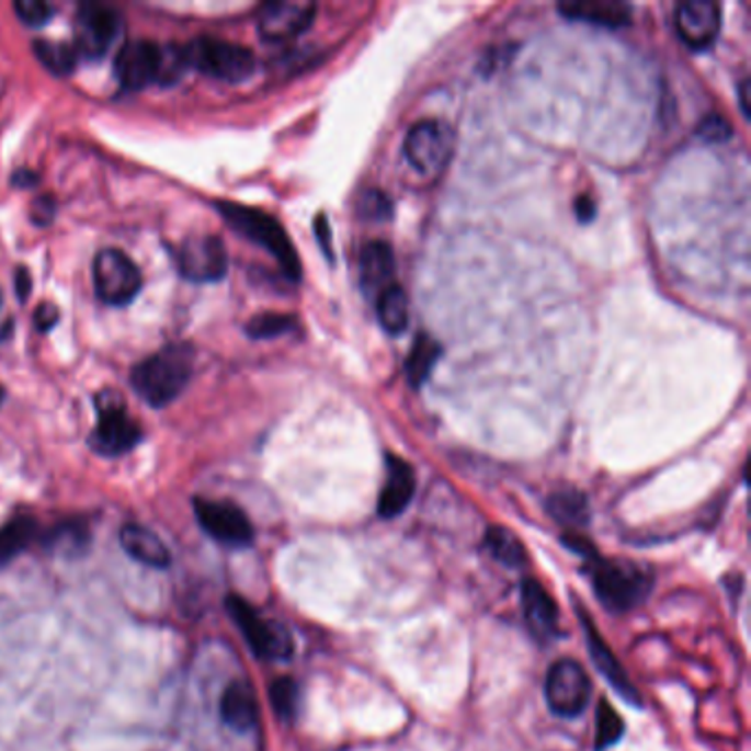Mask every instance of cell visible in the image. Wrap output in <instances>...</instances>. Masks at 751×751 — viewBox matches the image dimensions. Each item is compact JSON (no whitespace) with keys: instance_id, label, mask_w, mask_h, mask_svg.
Instances as JSON below:
<instances>
[{"instance_id":"cell-1","label":"cell","mask_w":751,"mask_h":751,"mask_svg":"<svg viewBox=\"0 0 751 751\" xmlns=\"http://www.w3.org/2000/svg\"><path fill=\"white\" fill-rule=\"evenodd\" d=\"M194 373V349L177 342L139 362L130 373L135 392L152 408L172 403Z\"/></svg>"},{"instance_id":"cell-2","label":"cell","mask_w":751,"mask_h":751,"mask_svg":"<svg viewBox=\"0 0 751 751\" xmlns=\"http://www.w3.org/2000/svg\"><path fill=\"white\" fill-rule=\"evenodd\" d=\"M216 209L234 231L270 252L292 283H298L303 278V265L296 247L285 227L272 214L234 201H216Z\"/></svg>"},{"instance_id":"cell-3","label":"cell","mask_w":751,"mask_h":751,"mask_svg":"<svg viewBox=\"0 0 751 751\" xmlns=\"http://www.w3.org/2000/svg\"><path fill=\"white\" fill-rule=\"evenodd\" d=\"M589 569L595 595L611 613L635 611L648 600L655 584L648 569L626 560H604L598 556L589 562Z\"/></svg>"},{"instance_id":"cell-4","label":"cell","mask_w":751,"mask_h":751,"mask_svg":"<svg viewBox=\"0 0 751 751\" xmlns=\"http://www.w3.org/2000/svg\"><path fill=\"white\" fill-rule=\"evenodd\" d=\"M187 65L220 82L238 84L254 76L257 56L236 43H227L212 36H201L185 45Z\"/></svg>"},{"instance_id":"cell-5","label":"cell","mask_w":751,"mask_h":751,"mask_svg":"<svg viewBox=\"0 0 751 751\" xmlns=\"http://www.w3.org/2000/svg\"><path fill=\"white\" fill-rule=\"evenodd\" d=\"M227 613L238 624L247 646L259 659L285 661L294 655V639L289 630L272 619H265L252 604L238 595L227 598Z\"/></svg>"},{"instance_id":"cell-6","label":"cell","mask_w":751,"mask_h":751,"mask_svg":"<svg viewBox=\"0 0 751 751\" xmlns=\"http://www.w3.org/2000/svg\"><path fill=\"white\" fill-rule=\"evenodd\" d=\"M98 425L89 436V445L102 456H122L141 443V428L130 419L117 392L104 390L95 397Z\"/></svg>"},{"instance_id":"cell-7","label":"cell","mask_w":751,"mask_h":751,"mask_svg":"<svg viewBox=\"0 0 751 751\" xmlns=\"http://www.w3.org/2000/svg\"><path fill=\"white\" fill-rule=\"evenodd\" d=\"M93 285L98 298L109 307H126L141 292V272L130 257L115 247L98 252L93 261Z\"/></svg>"},{"instance_id":"cell-8","label":"cell","mask_w":751,"mask_h":751,"mask_svg":"<svg viewBox=\"0 0 751 751\" xmlns=\"http://www.w3.org/2000/svg\"><path fill=\"white\" fill-rule=\"evenodd\" d=\"M593 685L589 672L573 659H560L549 668L545 696L554 714L562 718L580 716L591 703Z\"/></svg>"},{"instance_id":"cell-9","label":"cell","mask_w":751,"mask_h":751,"mask_svg":"<svg viewBox=\"0 0 751 751\" xmlns=\"http://www.w3.org/2000/svg\"><path fill=\"white\" fill-rule=\"evenodd\" d=\"M452 130L443 122L434 120L414 124L403 141V157L417 172L425 177H436L439 172H443L452 159Z\"/></svg>"},{"instance_id":"cell-10","label":"cell","mask_w":751,"mask_h":751,"mask_svg":"<svg viewBox=\"0 0 751 751\" xmlns=\"http://www.w3.org/2000/svg\"><path fill=\"white\" fill-rule=\"evenodd\" d=\"M194 514L207 536L227 547H247L254 541V527L244 512L225 500L194 498Z\"/></svg>"},{"instance_id":"cell-11","label":"cell","mask_w":751,"mask_h":751,"mask_svg":"<svg viewBox=\"0 0 751 751\" xmlns=\"http://www.w3.org/2000/svg\"><path fill=\"white\" fill-rule=\"evenodd\" d=\"M122 30L120 14L106 5H82L76 16V54L84 60H102Z\"/></svg>"},{"instance_id":"cell-12","label":"cell","mask_w":751,"mask_h":751,"mask_svg":"<svg viewBox=\"0 0 751 751\" xmlns=\"http://www.w3.org/2000/svg\"><path fill=\"white\" fill-rule=\"evenodd\" d=\"M179 272L192 283H216L227 274V249L218 236H190L179 247Z\"/></svg>"},{"instance_id":"cell-13","label":"cell","mask_w":751,"mask_h":751,"mask_svg":"<svg viewBox=\"0 0 751 751\" xmlns=\"http://www.w3.org/2000/svg\"><path fill=\"white\" fill-rule=\"evenodd\" d=\"M316 12L318 8L314 3H305V0L268 3L259 16V34L268 43L294 41L311 27Z\"/></svg>"},{"instance_id":"cell-14","label":"cell","mask_w":751,"mask_h":751,"mask_svg":"<svg viewBox=\"0 0 751 751\" xmlns=\"http://www.w3.org/2000/svg\"><path fill=\"white\" fill-rule=\"evenodd\" d=\"M679 38L694 52L709 49L720 34V5L712 0H687L674 12Z\"/></svg>"},{"instance_id":"cell-15","label":"cell","mask_w":751,"mask_h":751,"mask_svg":"<svg viewBox=\"0 0 751 751\" xmlns=\"http://www.w3.org/2000/svg\"><path fill=\"white\" fill-rule=\"evenodd\" d=\"M161 45L152 41H130L115 56V78L128 91H141L157 84Z\"/></svg>"},{"instance_id":"cell-16","label":"cell","mask_w":751,"mask_h":751,"mask_svg":"<svg viewBox=\"0 0 751 751\" xmlns=\"http://www.w3.org/2000/svg\"><path fill=\"white\" fill-rule=\"evenodd\" d=\"M580 611V619H582V626H584V635H587V648H589V655L598 668V672L611 683V687L628 703L633 705H641V698H639V692L637 687L630 683V676L628 672L624 670V665L619 663V659L615 657V652L606 646V641L602 639V635L598 633L595 624L591 622V617L584 613V608H578Z\"/></svg>"},{"instance_id":"cell-17","label":"cell","mask_w":751,"mask_h":751,"mask_svg":"<svg viewBox=\"0 0 751 751\" xmlns=\"http://www.w3.org/2000/svg\"><path fill=\"white\" fill-rule=\"evenodd\" d=\"M417 489L414 469L403 458L388 454L386 458V480L377 498V514L386 521L397 519L406 512Z\"/></svg>"},{"instance_id":"cell-18","label":"cell","mask_w":751,"mask_h":751,"mask_svg":"<svg viewBox=\"0 0 751 751\" xmlns=\"http://www.w3.org/2000/svg\"><path fill=\"white\" fill-rule=\"evenodd\" d=\"M521 604L530 630L541 639H554L558 635V604L549 591L538 580H523L521 584Z\"/></svg>"},{"instance_id":"cell-19","label":"cell","mask_w":751,"mask_h":751,"mask_svg":"<svg viewBox=\"0 0 751 751\" xmlns=\"http://www.w3.org/2000/svg\"><path fill=\"white\" fill-rule=\"evenodd\" d=\"M560 14L569 21L619 30L630 23L633 10L619 0H571L560 5Z\"/></svg>"},{"instance_id":"cell-20","label":"cell","mask_w":751,"mask_h":751,"mask_svg":"<svg viewBox=\"0 0 751 751\" xmlns=\"http://www.w3.org/2000/svg\"><path fill=\"white\" fill-rule=\"evenodd\" d=\"M220 716L236 731H249L259 722V701L254 690L244 681L227 685L220 698Z\"/></svg>"},{"instance_id":"cell-21","label":"cell","mask_w":751,"mask_h":751,"mask_svg":"<svg viewBox=\"0 0 751 751\" xmlns=\"http://www.w3.org/2000/svg\"><path fill=\"white\" fill-rule=\"evenodd\" d=\"M120 543L133 560L146 567L166 569L170 565V551L166 549V545L157 538V534L141 525H126L120 534Z\"/></svg>"},{"instance_id":"cell-22","label":"cell","mask_w":751,"mask_h":751,"mask_svg":"<svg viewBox=\"0 0 751 751\" xmlns=\"http://www.w3.org/2000/svg\"><path fill=\"white\" fill-rule=\"evenodd\" d=\"M360 272H362V285L366 287V292L373 289H386L388 285H392V276H395V252L392 247L384 240H371L364 249H362V259H360Z\"/></svg>"},{"instance_id":"cell-23","label":"cell","mask_w":751,"mask_h":751,"mask_svg":"<svg viewBox=\"0 0 751 751\" xmlns=\"http://www.w3.org/2000/svg\"><path fill=\"white\" fill-rule=\"evenodd\" d=\"M547 512L549 516L571 530L587 527L591 521V508L589 500L580 489H558L547 498Z\"/></svg>"},{"instance_id":"cell-24","label":"cell","mask_w":751,"mask_h":751,"mask_svg":"<svg viewBox=\"0 0 751 751\" xmlns=\"http://www.w3.org/2000/svg\"><path fill=\"white\" fill-rule=\"evenodd\" d=\"M482 549L508 569H523V565H527L525 545L505 527H489L482 536Z\"/></svg>"},{"instance_id":"cell-25","label":"cell","mask_w":751,"mask_h":751,"mask_svg":"<svg viewBox=\"0 0 751 751\" xmlns=\"http://www.w3.org/2000/svg\"><path fill=\"white\" fill-rule=\"evenodd\" d=\"M377 318L386 333L399 335L406 331L410 320L408 296L399 285H388L377 298Z\"/></svg>"},{"instance_id":"cell-26","label":"cell","mask_w":751,"mask_h":751,"mask_svg":"<svg viewBox=\"0 0 751 751\" xmlns=\"http://www.w3.org/2000/svg\"><path fill=\"white\" fill-rule=\"evenodd\" d=\"M439 357H441V344L436 340H432L428 333L417 335V340L410 349V355L406 360V375H408V382L414 390L421 388L423 382L430 377Z\"/></svg>"},{"instance_id":"cell-27","label":"cell","mask_w":751,"mask_h":751,"mask_svg":"<svg viewBox=\"0 0 751 751\" xmlns=\"http://www.w3.org/2000/svg\"><path fill=\"white\" fill-rule=\"evenodd\" d=\"M38 527L32 519L21 516L0 530V569L8 567L21 551H25L36 538Z\"/></svg>"},{"instance_id":"cell-28","label":"cell","mask_w":751,"mask_h":751,"mask_svg":"<svg viewBox=\"0 0 751 751\" xmlns=\"http://www.w3.org/2000/svg\"><path fill=\"white\" fill-rule=\"evenodd\" d=\"M91 541L89 527L80 521H69L58 525L56 530H52L45 536V547L52 554H60V556H80L87 551Z\"/></svg>"},{"instance_id":"cell-29","label":"cell","mask_w":751,"mask_h":751,"mask_svg":"<svg viewBox=\"0 0 751 751\" xmlns=\"http://www.w3.org/2000/svg\"><path fill=\"white\" fill-rule=\"evenodd\" d=\"M34 54L41 60L45 69H49L54 76H71L78 65V54L73 47L65 43H52V41H36Z\"/></svg>"},{"instance_id":"cell-30","label":"cell","mask_w":751,"mask_h":751,"mask_svg":"<svg viewBox=\"0 0 751 751\" xmlns=\"http://www.w3.org/2000/svg\"><path fill=\"white\" fill-rule=\"evenodd\" d=\"M624 729L626 725L622 716L617 714V709L606 698H602L598 703V716H595V751H604L617 744L624 736Z\"/></svg>"},{"instance_id":"cell-31","label":"cell","mask_w":751,"mask_h":751,"mask_svg":"<svg viewBox=\"0 0 751 751\" xmlns=\"http://www.w3.org/2000/svg\"><path fill=\"white\" fill-rule=\"evenodd\" d=\"M298 327V320L289 314H259L247 322L244 333L252 340H274L285 333H292Z\"/></svg>"},{"instance_id":"cell-32","label":"cell","mask_w":751,"mask_h":751,"mask_svg":"<svg viewBox=\"0 0 751 751\" xmlns=\"http://www.w3.org/2000/svg\"><path fill=\"white\" fill-rule=\"evenodd\" d=\"M270 701L281 720H294L300 707V685L292 676H281L270 685Z\"/></svg>"},{"instance_id":"cell-33","label":"cell","mask_w":751,"mask_h":751,"mask_svg":"<svg viewBox=\"0 0 751 751\" xmlns=\"http://www.w3.org/2000/svg\"><path fill=\"white\" fill-rule=\"evenodd\" d=\"M185 69H190L187 58H185V47H179L174 43L161 45L157 84H161V87L177 84L185 76Z\"/></svg>"},{"instance_id":"cell-34","label":"cell","mask_w":751,"mask_h":751,"mask_svg":"<svg viewBox=\"0 0 751 751\" xmlns=\"http://www.w3.org/2000/svg\"><path fill=\"white\" fill-rule=\"evenodd\" d=\"M357 209L368 220H388L392 216V201L379 190H366L360 196Z\"/></svg>"},{"instance_id":"cell-35","label":"cell","mask_w":751,"mask_h":751,"mask_svg":"<svg viewBox=\"0 0 751 751\" xmlns=\"http://www.w3.org/2000/svg\"><path fill=\"white\" fill-rule=\"evenodd\" d=\"M14 12L27 27H43L54 16V8L45 0H19L14 3Z\"/></svg>"},{"instance_id":"cell-36","label":"cell","mask_w":751,"mask_h":751,"mask_svg":"<svg viewBox=\"0 0 751 751\" xmlns=\"http://www.w3.org/2000/svg\"><path fill=\"white\" fill-rule=\"evenodd\" d=\"M731 133L733 130H731L729 122L720 115H707L696 128L698 139H703L705 144H725L731 137Z\"/></svg>"},{"instance_id":"cell-37","label":"cell","mask_w":751,"mask_h":751,"mask_svg":"<svg viewBox=\"0 0 751 751\" xmlns=\"http://www.w3.org/2000/svg\"><path fill=\"white\" fill-rule=\"evenodd\" d=\"M562 543H565V547H567V549H571L576 556H582V558H587L589 562H591L593 558H598V556H600V554H598V549L593 547V543H591L589 538H584V536L576 534V532H567V534L562 536Z\"/></svg>"},{"instance_id":"cell-38","label":"cell","mask_w":751,"mask_h":751,"mask_svg":"<svg viewBox=\"0 0 751 751\" xmlns=\"http://www.w3.org/2000/svg\"><path fill=\"white\" fill-rule=\"evenodd\" d=\"M32 218H34L36 225H49L56 218V201H54V196L45 194V196L34 198V203H32Z\"/></svg>"},{"instance_id":"cell-39","label":"cell","mask_w":751,"mask_h":751,"mask_svg":"<svg viewBox=\"0 0 751 751\" xmlns=\"http://www.w3.org/2000/svg\"><path fill=\"white\" fill-rule=\"evenodd\" d=\"M316 236L320 240V247H322V252L329 261H333V242H331V225L327 220L325 214L316 216Z\"/></svg>"},{"instance_id":"cell-40","label":"cell","mask_w":751,"mask_h":751,"mask_svg":"<svg viewBox=\"0 0 751 751\" xmlns=\"http://www.w3.org/2000/svg\"><path fill=\"white\" fill-rule=\"evenodd\" d=\"M58 316H60V311L52 303H43L36 309V327L47 333V331H52L58 325V320H60Z\"/></svg>"},{"instance_id":"cell-41","label":"cell","mask_w":751,"mask_h":751,"mask_svg":"<svg viewBox=\"0 0 751 751\" xmlns=\"http://www.w3.org/2000/svg\"><path fill=\"white\" fill-rule=\"evenodd\" d=\"M576 216L580 223H591L595 216H598V207H595V201L587 194L578 196L576 198Z\"/></svg>"},{"instance_id":"cell-42","label":"cell","mask_w":751,"mask_h":751,"mask_svg":"<svg viewBox=\"0 0 751 751\" xmlns=\"http://www.w3.org/2000/svg\"><path fill=\"white\" fill-rule=\"evenodd\" d=\"M32 294V274L27 268H19L16 270V296L21 303H27Z\"/></svg>"},{"instance_id":"cell-43","label":"cell","mask_w":751,"mask_h":751,"mask_svg":"<svg viewBox=\"0 0 751 751\" xmlns=\"http://www.w3.org/2000/svg\"><path fill=\"white\" fill-rule=\"evenodd\" d=\"M749 82L747 80H742L740 84H738V104H740V113H742V117L744 120H749Z\"/></svg>"},{"instance_id":"cell-44","label":"cell","mask_w":751,"mask_h":751,"mask_svg":"<svg viewBox=\"0 0 751 751\" xmlns=\"http://www.w3.org/2000/svg\"><path fill=\"white\" fill-rule=\"evenodd\" d=\"M14 185H21V187H30V185H36L38 183V174L36 172H30V170H21V172H14Z\"/></svg>"},{"instance_id":"cell-45","label":"cell","mask_w":751,"mask_h":751,"mask_svg":"<svg viewBox=\"0 0 751 751\" xmlns=\"http://www.w3.org/2000/svg\"><path fill=\"white\" fill-rule=\"evenodd\" d=\"M3 401H5V388L0 386V403H3Z\"/></svg>"}]
</instances>
